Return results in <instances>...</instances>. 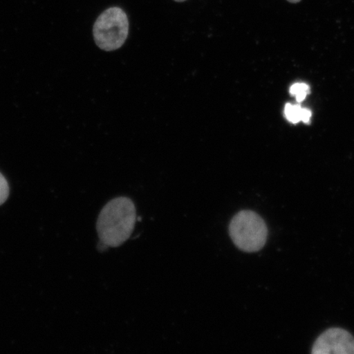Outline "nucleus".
Returning <instances> with one entry per match:
<instances>
[{
	"mask_svg": "<svg viewBox=\"0 0 354 354\" xmlns=\"http://www.w3.org/2000/svg\"><path fill=\"white\" fill-rule=\"evenodd\" d=\"M136 210L131 199L118 197L106 205L97 221L100 240L109 247H118L131 236Z\"/></svg>",
	"mask_w": 354,
	"mask_h": 354,
	"instance_id": "f257e3e1",
	"label": "nucleus"
},
{
	"mask_svg": "<svg viewBox=\"0 0 354 354\" xmlns=\"http://www.w3.org/2000/svg\"><path fill=\"white\" fill-rule=\"evenodd\" d=\"M229 233L234 245L246 253L262 250L267 242L268 229L264 220L251 210H242L234 216Z\"/></svg>",
	"mask_w": 354,
	"mask_h": 354,
	"instance_id": "f03ea898",
	"label": "nucleus"
},
{
	"mask_svg": "<svg viewBox=\"0 0 354 354\" xmlns=\"http://www.w3.org/2000/svg\"><path fill=\"white\" fill-rule=\"evenodd\" d=\"M129 32L127 13L121 8L105 10L97 19L93 34L97 46L105 51L118 50L125 43Z\"/></svg>",
	"mask_w": 354,
	"mask_h": 354,
	"instance_id": "7ed1b4c3",
	"label": "nucleus"
},
{
	"mask_svg": "<svg viewBox=\"0 0 354 354\" xmlns=\"http://www.w3.org/2000/svg\"><path fill=\"white\" fill-rule=\"evenodd\" d=\"M313 354H354V337L342 328H330L318 336Z\"/></svg>",
	"mask_w": 354,
	"mask_h": 354,
	"instance_id": "20e7f679",
	"label": "nucleus"
},
{
	"mask_svg": "<svg viewBox=\"0 0 354 354\" xmlns=\"http://www.w3.org/2000/svg\"><path fill=\"white\" fill-rule=\"evenodd\" d=\"M284 114L288 122L292 124H297L303 122L309 124L312 118L311 110L302 108L299 104L288 103L285 106Z\"/></svg>",
	"mask_w": 354,
	"mask_h": 354,
	"instance_id": "39448f33",
	"label": "nucleus"
},
{
	"mask_svg": "<svg viewBox=\"0 0 354 354\" xmlns=\"http://www.w3.org/2000/svg\"><path fill=\"white\" fill-rule=\"evenodd\" d=\"M309 93L310 87L305 83H295L290 88V94L295 97L296 101H297L298 103H302V102L306 99Z\"/></svg>",
	"mask_w": 354,
	"mask_h": 354,
	"instance_id": "423d86ee",
	"label": "nucleus"
},
{
	"mask_svg": "<svg viewBox=\"0 0 354 354\" xmlns=\"http://www.w3.org/2000/svg\"><path fill=\"white\" fill-rule=\"evenodd\" d=\"M10 196V187L6 177L0 174V206L4 203Z\"/></svg>",
	"mask_w": 354,
	"mask_h": 354,
	"instance_id": "0eeeda50",
	"label": "nucleus"
},
{
	"mask_svg": "<svg viewBox=\"0 0 354 354\" xmlns=\"http://www.w3.org/2000/svg\"><path fill=\"white\" fill-rule=\"evenodd\" d=\"M287 1H289L290 3H296L300 2L301 0H287Z\"/></svg>",
	"mask_w": 354,
	"mask_h": 354,
	"instance_id": "6e6552de",
	"label": "nucleus"
},
{
	"mask_svg": "<svg viewBox=\"0 0 354 354\" xmlns=\"http://www.w3.org/2000/svg\"><path fill=\"white\" fill-rule=\"evenodd\" d=\"M176 2H184L185 0H174Z\"/></svg>",
	"mask_w": 354,
	"mask_h": 354,
	"instance_id": "1a4fd4ad",
	"label": "nucleus"
}]
</instances>
